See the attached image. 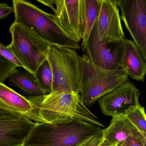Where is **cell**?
<instances>
[{"mask_svg":"<svg viewBox=\"0 0 146 146\" xmlns=\"http://www.w3.org/2000/svg\"><path fill=\"white\" fill-rule=\"evenodd\" d=\"M0 100L23 117L36 123H45L27 97L0 82Z\"/></svg>","mask_w":146,"mask_h":146,"instance_id":"5bb4252c","label":"cell"},{"mask_svg":"<svg viewBox=\"0 0 146 146\" xmlns=\"http://www.w3.org/2000/svg\"><path fill=\"white\" fill-rule=\"evenodd\" d=\"M126 119L139 131L146 136V117L144 107L141 105L131 108L125 112Z\"/></svg>","mask_w":146,"mask_h":146,"instance_id":"ac0fdd59","label":"cell"},{"mask_svg":"<svg viewBox=\"0 0 146 146\" xmlns=\"http://www.w3.org/2000/svg\"><path fill=\"white\" fill-rule=\"evenodd\" d=\"M14 22L20 24L50 45L80 50L79 43L66 35L54 23L52 14L24 0H13Z\"/></svg>","mask_w":146,"mask_h":146,"instance_id":"3957f363","label":"cell"},{"mask_svg":"<svg viewBox=\"0 0 146 146\" xmlns=\"http://www.w3.org/2000/svg\"><path fill=\"white\" fill-rule=\"evenodd\" d=\"M54 23L66 35L79 43L84 31L85 0H54Z\"/></svg>","mask_w":146,"mask_h":146,"instance_id":"ba28073f","label":"cell"},{"mask_svg":"<svg viewBox=\"0 0 146 146\" xmlns=\"http://www.w3.org/2000/svg\"><path fill=\"white\" fill-rule=\"evenodd\" d=\"M125 38L115 0H101L100 12L87 46L120 41Z\"/></svg>","mask_w":146,"mask_h":146,"instance_id":"52a82bcc","label":"cell"},{"mask_svg":"<svg viewBox=\"0 0 146 146\" xmlns=\"http://www.w3.org/2000/svg\"><path fill=\"white\" fill-rule=\"evenodd\" d=\"M17 69V66L0 55V82L4 83L6 79Z\"/></svg>","mask_w":146,"mask_h":146,"instance_id":"ffe728a7","label":"cell"},{"mask_svg":"<svg viewBox=\"0 0 146 146\" xmlns=\"http://www.w3.org/2000/svg\"><path fill=\"white\" fill-rule=\"evenodd\" d=\"M11 42L7 46L25 70L35 74L47 60L50 45L20 24L14 22L9 29Z\"/></svg>","mask_w":146,"mask_h":146,"instance_id":"8992f818","label":"cell"},{"mask_svg":"<svg viewBox=\"0 0 146 146\" xmlns=\"http://www.w3.org/2000/svg\"><path fill=\"white\" fill-rule=\"evenodd\" d=\"M36 124L24 117L0 115V146H24Z\"/></svg>","mask_w":146,"mask_h":146,"instance_id":"8fae6325","label":"cell"},{"mask_svg":"<svg viewBox=\"0 0 146 146\" xmlns=\"http://www.w3.org/2000/svg\"><path fill=\"white\" fill-rule=\"evenodd\" d=\"M103 146V145H102L101 143L100 145V146Z\"/></svg>","mask_w":146,"mask_h":146,"instance_id":"83f0119b","label":"cell"},{"mask_svg":"<svg viewBox=\"0 0 146 146\" xmlns=\"http://www.w3.org/2000/svg\"><path fill=\"white\" fill-rule=\"evenodd\" d=\"M86 15L85 25L81 48L83 52L86 51L87 42L100 12L101 0H85Z\"/></svg>","mask_w":146,"mask_h":146,"instance_id":"e0dca14e","label":"cell"},{"mask_svg":"<svg viewBox=\"0 0 146 146\" xmlns=\"http://www.w3.org/2000/svg\"><path fill=\"white\" fill-rule=\"evenodd\" d=\"M122 41L88 45L85 51L87 55L97 66L107 70L117 69L119 68L123 51Z\"/></svg>","mask_w":146,"mask_h":146,"instance_id":"7c38bea8","label":"cell"},{"mask_svg":"<svg viewBox=\"0 0 146 146\" xmlns=\"http://www.w3.org/2000/svg\"><path fill=\"white\" fill-rule=\"evenodd\" d=\"M103 141L102 131L91 137L78 146H99Z\"/></svg>","mask_w":146,"mask_h":146,"instance_id":"603a6c76","label":"cell"},{"mask_svg":"<svg viewBox=\"0 0 146 146\" xmlns=\"http://www.w3.org/2000/svg\"><path fill=\"white\" fill-rule=\"evenodd\" d=\"M35 76L41 88L47 95L50 94L52 90V74L48 60L44 61L38 67Z\"/></svg>","mask_w":146,"mask_h":146,"instance_id":"d6986e66","label":"cell"},{"mask_svg":"<svg viewBox=\"0 0 146 146\" xmlns=\"http://www.w3.org/2000/svg\"><path fill=\"white\" fill-rule=\"evenodd\" d=\"M140 90L131 82L125 83L98 100L102 112L107 116L124 115L129 109L140 105Z\"/></svg>","mask_w":146,"mask_h":146,"instance_id":"30bf717a","label":"cell"},{"mask_svg":"<svg viewBox=\"0 0 146 146\" xmlns=\"http://www.w3.org/2000/svg\"><path fill=\"white\" fill-rule=\"evenodd\" d=\"M13 12V7H11L7 4L0 3V21L6 18L9 15Z\"/></svg>","mask_w":146,"mask_h":146,"instance_id":"d4e9b609","label":"cell"},{"mask_svg":"<svg viewBox=\"0 0 146 146\" xmlns=\"http://www.w3.org/2000/svg\"><path fill=\"white\" fill-rule=\"evenodd\" d=\"M0 55L15 64L18 67H22L25 70V66L15 57L8 47L0 42Z\"/></svg>","mask_w":146,"mask_h":146,"instance_id":"44dd1931","label":"cell"},{"mask_svg":"<svg viewBox=\"0 0 146 146\" xmlns=\"http://www.w3.org/2000/svg\"><path fill=\"white\" fill-rule=\"evenodd\" d=\"M102 131L100 126L82 120L36 123L24 146H78Z\"/></svg>","mask_w":146,"mask_h":146,"instance_id":"7a4b0ae2","label":"cell"},{"mask_svg":"<svg viewBox=\"0 0 146 146\" xmlns=\"http://www.w3.org/2000/svg\"><path fill=\"white\" fill-rule=\"evenodd\" d=\"M9 84L20 90L28 97H34L47 95L39 86L35 74L25 70H18L8 77Z\"/></svg>","mask_w":146,"mask_h":146,"instance_id":"2e32d148","label":"cell"},{"mask_svg":"<svg viewBox=\"0 0 146 146\" xmlns=\"http://www.w3.org/2000/svg\"><path fill=\"white\" fill-rule=\"evenodd\" d=\"M125 142L127 146H146V136L141 133L131 135Z\"/></svg>","mask_w":146,"mask_h":146,"instance_id":"7402d4cb","label":"cell"},{"mask_svg":"<svg viewBox=\"0 0 146 146\" xmlns=\"http://www.w3.org/2000/svg\"><path fill=\"white\" fill-rule=\"evenodd\" d=\"M0 115H10V116H15V117H23L19 113L16 112L11 108L3 103L1 100H0Z\"/></svg>","mask_w":146,"mask_h":146,"instance_id":"cb8c5ba5","label":"cell"},{"mask_svg":"<svg viewBox=\"0 0 146 146\" xmlns=\"http://www.w3.org/2000/svg\"><path fill=\"white\" fill-rule=\"evenodd\" d=\"M122 42L123 51L119 68L131 79L144 82L146 73V59L133 41L125 38Z\"/></svg>","mask_w":146,"mask_h":146,"instance_id":"4fadbf2b","label":"cell"},{"mask_svg":"<svg viewBox=\"0 0 146 146\" xmlns=\"http://www.w3.org/2000/svg\"><path fill=\"white\" fill-rule=\"evenodd\" d=\"M102 132L101 145L103 146L114 145L124 141L131 135L141 133L124 115L112 117L110 124L107 128L102 129Z\"/></svg>","mask_w":146,"mask_h":146,"instance_id":"9a60e30c","label":"cell"},{"mask_svg":"<svg viewBox=\"0 0 146 146\" xmlns=\"http://www.w3.org/2000/svg\"><path fill=\"white\" fill-rule=\"evenodd\" d=\"M37 1L40 3H42L43 5L50 7L51 9L55 12V8L54 6V0H38Z\"/></svg>","mask_w":146,"mask_h":146,"instance_id":"484cf974","label":"cell"},{"mask_svg":"<svg viewBox=\"0 0 146 146\" xmlns=\"http://www.w3.org/2000/svg\"><path fill=\"white\" fill-rule=\"evenodd\" d=\"M125 28L146 59V0H115Z\"/></svg>","mask_w":146,"mask_h":146,"instance_id":"9c48e42d","label":"cell"},{"mask_svg":"<svg viewBox=\"0 0 146 146\" xmlns=\"http://www.w3.org/2000/svg\"><path fill=\"white\" fill-rule=\"evenodd\" d=\"M80 77L78 93L86 106L93 105L101 97L125 83L129 76L119 68L104 69L93 64L87 54L80 57Z\"/></svg>","mask_w":146,"mask_h":146,"instance_id":"277c9868","label":"cell"},{"mask_svg":"<svg viewBox=\"0 0 146 146\" xmlns=\"http://www.w3.org/2000/svg\"><path fill=\"white\" fill-rule=\"evenodd\" d=\"M47 60L52 74L50 94L78 93L80 77V57L75 49L50 45Z\"/></svg>","mask_w":146,"mask_h":146,"instance_id":"5b68a950","label":"cell"},{"mask_svg":"<svg viewBox=\"0 0 146 146\" xmlns=\"http://www.w3.org/2000/svg\"><path fill=\"white\" fill-rule=\"evenodd\" d=\"M27 98L45 123H68L78 120L105 127L98 118L84 105L78 93L50 94Z\"/></svg>","mask_w":146,"mask_h":146,"instance_id":"6da1fadb","label":"cell"},{"mask_svg":"<svg viewBox=\"0 0 146 146\" xmlns=\"http://www.w3.org/2000/svg\"><path fill=\"white\" fill-rule=\"evenodd\" d=\"M108 146H127V145H126L125 141H124L121 142L117 143V144H114V145Z\"/></svg>","mask_w":146,"mask_h":146,"instance_id":"4316f807","label":"cell"}]
</instances>
